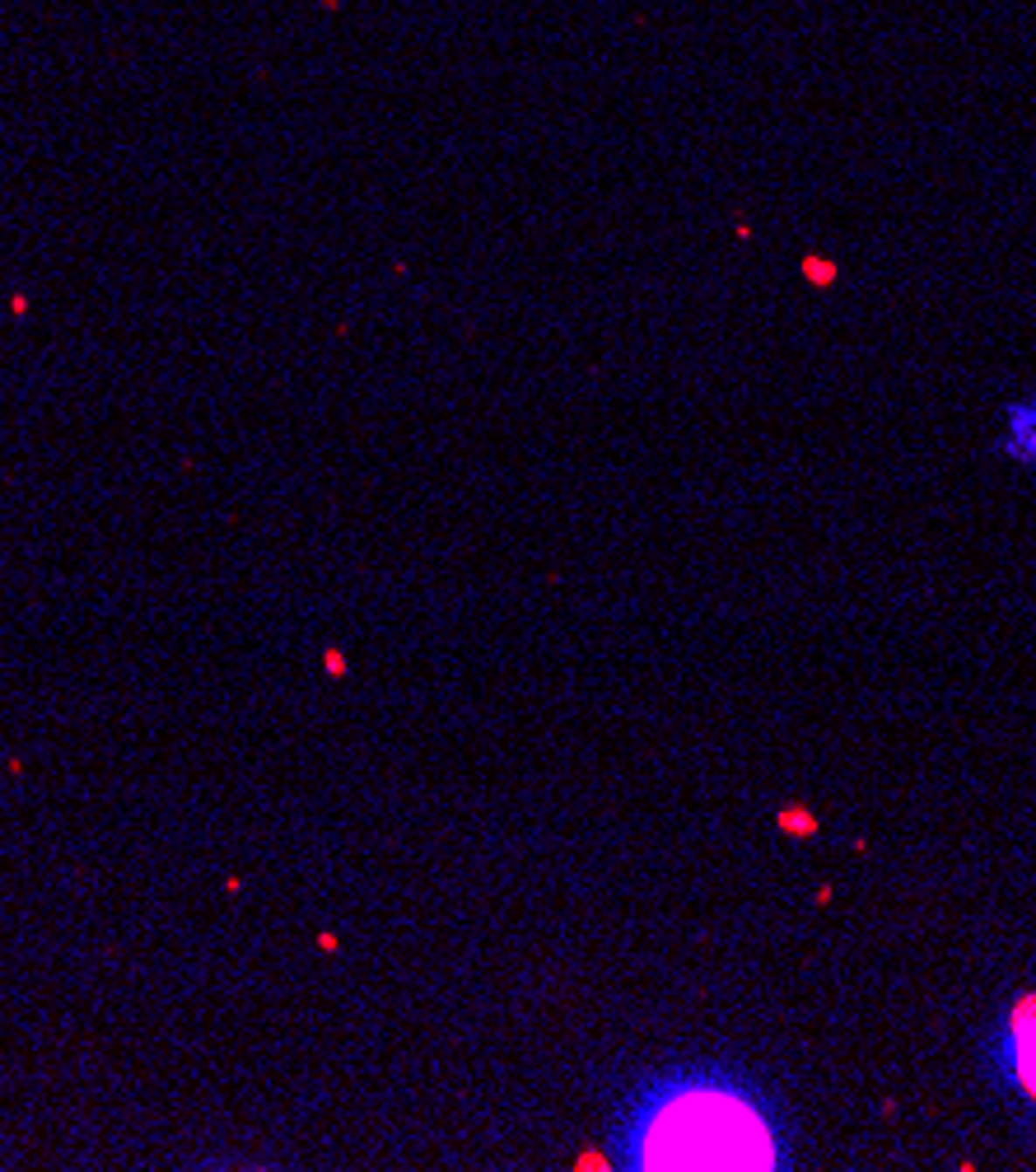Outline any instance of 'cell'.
Wrapping results in <instances>:
<instances>
[{
  "mask_svg": "<svg viewBox=\"0 0 1036 1172\" xmlns=\"http://www.w3.org/2000/svg\"><path fill=\"white\" fill-rule=\"evenodd\" d=\"M635 1168H775L770 1126L742 1093L677 1088L645 1112Z\"/></svg>",
  "mask_w": 1036,
  "mask_h": 1172,
  "instance_id": "cell-1",
  "label": "cell"
},
{
  "mask_svg": "<svg viewBox=\"0 0 1036 1172\" xmlns=\"http://www.w3.org/2000/svg\"><path fill=\"white\" fill-rule=\"evenodd\" d=\"M1008 1042H1013V1074L1036 1102V995H1022L1008 1014Z\"/></svg>",
  "mask_w": 1036,
  "mask_h": 1172,
  "instance_id": "cell-2",
  "label": "cell"
}]
</instances>
